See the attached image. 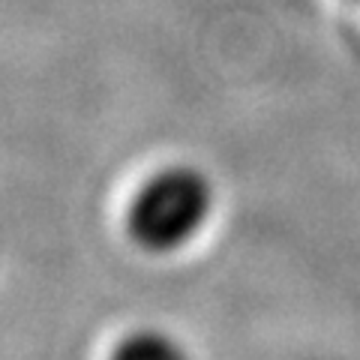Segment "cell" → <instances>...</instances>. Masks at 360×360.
I'll return each mask as SVG.
<instances>
[{
    "label": "cell",
    "mask_w": 360,
    "mask_h": 360,
    "mask_svg": "<svg viewBox=\"0 0 360 360\" xmlns=\"http://www.w3.org/2000/svg\"><path fill=\"white\" fill-rule=\"evenodd\" d=\"M210 210V189L193 172H165L132 205V231L153 250L186 243Z\"/></svg>",
    "instance_id": "obj_1"
},
{
    "label": "cell",
    "mask_w": 360,
    "mask_h": 360,
    "mask_svg": "<svg viewBox=\"0 0 360 360\" xmlns=\"http://www.w3.org/2000/svg\"><path fill=\"white\" fill-rule=\"evenodd\" d=\"M115 360H186V357L172 340H165V336L139 333L117 348Z\"/></svg>",
    "instance_id": "obj_2"
}]
</instances>
